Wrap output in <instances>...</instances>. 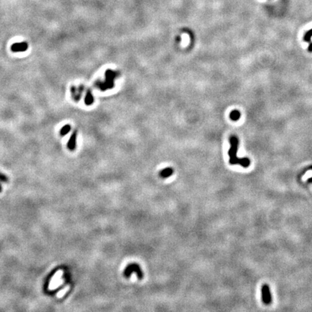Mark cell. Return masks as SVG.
I'll return each mask as SVG.
<instances>
[{
  "mask_svg": "<svg viewBox=\"0 0 312 312\" xmlns=\"http://www.w3.org/2000/svg\"><path fill=\"white\" fill-rule=\"evenodd\" d=\"M8 181V178L7 176L4 175L2 173H0V182H7Z\"/></svg>",
  "mask_w": 312,
  "mask_h": 312,
  "instance_id": "11",
  "label": "cell"
},
{
  "mask_svg": "<svg viewBox=\"0 0 312 312\" xmlns=\"http://www.w3.org/2000/svg\"><path fill=\"white\" fill-rule=\"evenodd\" d=\"M136 273L137 274V276L139 277V278L140 279H142V276H143L141 270H140V267H139L137 264H129L128 267L126 268V270H125V271H124L125 275H126V276H128V277L130 276L131 273Z\"/></svg>",
  "mask_w": 312,
  "mask_h": 312,
  "instance_id": "3",
  "label": "cell"
},
{
  "mask_svg": "<svg viewBox=\"0 0 312 312\" xmlns=\"http://www.w3.org/2000/svg\"><path fill=\"white\" fill-rule=\"evenodd\" d=\"M241 117V114L238 110H233L230 114V118L233 121H238Z\"/></svg>",
  "mask_w": 312,
  "mask_h": 312,
  "instance_id": "7",
  "label": "cell"
},
{
  "mask_svg": "<svg viewBox=\"0 0 312 312\" xmlns=\"http://www.w3.org/2000/svg\"><path fill=\"white\" fill-rule=\"evenodd\" d=\"M70 129H71V127H70V125H68V124L65 125V126H64V127H62V129H61V131H60V134L62 135V136H64V135H66V134H67L68 132H70Z\"/></svg>",
  "mask_w": 312,
  "mask_h": 312,
  "instance_id": "8",
  "label": "cell"
},
{
  "mask_svg": "<svg viewBox=\"0 0 312 312\" xmlns=\"http://www.w3.org/2000/svg\"><path fill=\"white\" fill-rule=\"evenodd\" d=\"M311 37H312V29L309 30L308 32H306L305 36H304V39L306 42H310Z\"/></svg>",
  "mask_w": 312,
  "mask_h": 312,
  "instance_id": "9",
  "label": "cell"
},
{
  "mask_svg": "<svg viewBox=\"0 0 312 312\" xmlns=\"http://www.w3.org/2000/svg\"><path fill=\"white\" fill-rule=\"evenodd\" d=\"M28 49V44L27 42H20V43H15L11 46L10 49L12 52L18 53V52H24L27 51Z\"/></svg>",
  "mask_w": 312,
  "mask_h": 312,
  "instance_id": "4",
  "label": "cell"
},
{
  "mask_svg": "<svg viewBox=\"0 0 312 312\" xmlns=\"http://www.w3.org/2000/svg\"><path fill=\"white\" fill-rule=\"evenodd\" d=\"M308 50H309V51H310V52H312V43H310Z\"/></svg>",
  "mask_w": 312,
  "mask_h": 312,
  "instance_id": "12",
  "label": "cell"
},
{
  "mask_svg": "<svg viewBox=\"0 0 312 312\" xmlns=\"http://www.w3.org/2000/svg\"><path fill=\"white\" fill-rule=\"evenodd\" d=\"M76 140H77V132H74L68 142L67 146L70 150H73L76 148Z\"/></svg>",
  "mask_w": 312,
  "mask_h": 312,
  "instance_id": "5",
  "label": "cell"
},
{
  "mask_svg": "<svg viewBox=\"0 0 312 312\" xmlns=\"http://www.w3.org/2000/svg\"><path fill=\"white\" fill-rule=\"evenodd\" d=\"M2 191V187H1V184H0V192H1Z\"/></svg>",
  "mask_w": 312,
  "mask_h": 312,
  "instance_id": "13",
  "label": "cell"
},
{
  "mask_svg": "<svg viewBox=\"0 0 312 312\" xmlns=\"http://www.w3.org/2000/svg\"><path fill=\"white\" fill-rule=\"evenodd\" d=\"M262 302L266 305H270L272 303L271 293L267 285H264L262 287Z\"/></svg>",
  "mask_w": 312,
  "mask_h": 312,
  "instance_id": "2",
  "label": "cell"
},
{
  "mask_svg": "<svg viewBox=\"0 0 312 312\" xmlns=\"http://www.w3.org/2000/svg\"><path fill=\"white\" fill-rule=\"evenodd\" d=\"M93 101V98L92 95L90 94V92L87 93V95L86 96V99H85V102L87 105H90V103Z\"/></svg>",
  "mask_w": 312,
  "mask_h": 312,
  "instance_id": "10",
  "label": "cell"
},
{
  "mask_svg": "<svg viewBox=\"0 0 312 312\" xmlns=\"http://www.w3.org/2000/svg\"><path fill=\"white\" fill-rule=\"evenodd\" d=\"M230 141V149L228 150L229 155V163L231 165H240L243 168H247L250 165L251 161L247 158H237L238 149H239V140L236 137L231 136L229 139Z\"/></svg>",
  "mask_w": 312,
  "mask_h": 312,
  "instance_id": "1",
  "label": "cell"
},
{
  "mask_svg": "<svg viewBox=\"0 0 312 312\" xmlns=\"http://www.w3.org/2000/svg\"><path fill=\"white\" fill-rule=\"evenodd\" d=\"M173 173H174V170L172 168H166L160 172V176L163 178H167L171 176L173 174Z\"/></svg>",
  "mask_w": 312,
  "mask_h": 312,
  "instance_id": "6",
  "label": "cell"
}]
</instances>
